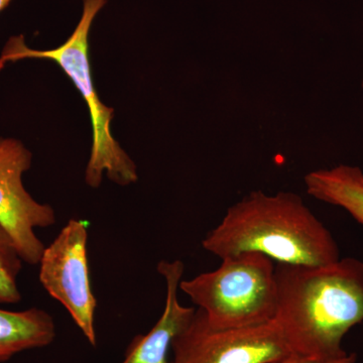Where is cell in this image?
<instances>
[{"label": "cell", "mask_w": 363, "mask_h": 363, "mask_svg": "<svg viewBox=\"0 0 363 363\" xmlns=\"http://www.w3.org/2000/svg\"><path fill=\"white\" fill-rule=\"evenodd\" d=\"M172 363H269L294 355L276 322L217 329L202 310L174 339Z\"/></svg>", "instance_id": "obj_5"}, {"label": "cell", "mask_w": 363, "mask_h": 363, "mask_svg": "<svg viewBox=\"0 0 363 363\" xmlns=\"http://www.w3.org/2000/svg\"><path fill=\"white\" fill-rule=\"evenodd\" d=\"M278 324L294 355L340 360L344 336L363 322V262L344 257L322 266L277 264Z\"/></svg>", "instance_id": "obj_1"}, {"label": "cell", "mask_w": 363, "mask_h": 363, "mask_svg": "<svg viewBox=\"0 0 363 363\" xmlns=\"http://www.w3.org/2000/svg\"><path fill=\"white\" fill-rule=\"evenodd\" d=\"M23 262L11 235L0 225V305L16 304L21 300L18 279Z\"/></svg>", "instance_id": "obj_11"}, {"label": "cell", "mask_w": 363, "mask_h": 363, "mask_svg": "<svg viewBox=\"0 0 363 363\" xmlns=\"http://www.w3.org/2000/svg\"><path fill=\"white\" fill-rule=\"evenodd\" d=\"M362 89H363V78H362Z\"/></svg>", "instance_id": "obj_14"}, {"label": "cell", "mask_w": 363, "mask_h": 363, "mask_svg": "<svg viewBox=\"0 0 363 363\" xmlns=\"http://www.w3.org/2000/svg\"><path fill=\"white\" fill-rule=\"evenodd\" d=\"M183 262L162 260L157 264V271L166 281V304L161 318L152 330L145 335L138 336L130 344L125 358L121 363H169L168 355L176 336L194 316V308L185 307L178 298Z\"/></svg>", "instance_id": "obj_8"}, {"label": "cell", "mask_w": 363, "mask_h": 363, "mask_svg": "<svg viewBox=\"0 0 363 363\" xmlns=\"http://www.w3.org/2000/svg\"><path fill=\"white\" fill-rule=\"evenodd\" d=\"M32 159L20 140L0 138V225L11 235L23 262L35 266L45 248L35 229L51 227L57 218L50 205L35 201L23 186Z\"/></svg>", "instance_id": "obj_7"}, {"label": "cell", "mask_w": 363, "mask_h": 363, "mask_svg": "<svg viewBox=\"0 0 363 363\" xmlns=\"http://www.w3.org/2000/svg\"><path fill=\"white\" fill-rule=\"evenodd\" d=\"M107 0H84L82 18L66 43L54 50L39 51L28 48L23 35L7 40L0 55V70L7 63L25 59L52 60L73 81L89 108L93 128V143L89 162L86 169V183L99 187L102 177L114 183L128 186L138 181L135 162L121 149L111 135L113 109L102 104L92 83L89 61V33L93 21Z\"/></svg>", "instance_id": "obj_3"}, {"label": "cell", "mask_w": 363, "mask_h": 363, "mask_svg": "<svg viewBox=\"0 0 363 363\" xmlns=\"http://www.w3.org/2000/svg\"><path fill=\"white\" fill-rule=\"evenodd\" d=\"M11 1H13V0H0V13H1L4 9H6Z\"/></svg>", "instance_id": "obj_13"}, {"label": "cell", "mask_w": 363, "mask_h": 363, "mask_svg": "<svg viewBox=\"0 0 363 363\" xmlns=\"http://www.w3.org/2000/svg\"><path fill=\"white\" fill-rule=\"evenodd\" d=\"M202 247L224 259L259 252L277 264L322 266L340 259L330 231L292 192H252L228 208Z\"/></svg>", "instance_id": "obj_2"}, {"label": "cell", "mask_w": 363, "mask_h": 363, "mask_svg": "<svg viewBox=\"0 0 363 363\" xmlns=\"http://www.w3.org/2000/svg\"><path fill=\"white\" fill-rule=\"evenodd\" d=\"M87 241V223L70 219L45 248L39 279L47 293L66 308L88 342L96 346L97 302L91 288Z\"/></svg>", "instance_id": "obj_6"}, {"label": "cell", "mask_w": 363, "mask_h": 363, "mask_svg": "<svg viewBox=\"0 0 363 363\" xmlns=\"http://www.w3.org/2000/svg\"><path fill=\"white\" fill-rule=\"evenodd\" d=\"M55 337L56 325L44 310L9 311L0 308V363L23 351L45 347Z\"/></svg>", "instance_id": "obj_9"}, {"label": "cell", "mask_w": 363, "mask_h": 363, "mask_svg": "<svg viewBox=\"0 0 363 363\" xmlns=\"http://www.w3.org/2000/svg\"><path fill=\"white\" fill-rule=\"evenodd\" d=\"M308 194L320 201L342 208L363 227V171L340 164L317 169L305 177Z\"/></svg>", "instance_id": "obj_10"}, {"label": "cell", "mask_w": 363, "mask_h": 363, "mask_svg": "<svg viewBox=\"0 0 363 363\" xmlns=\"http://www.w3.org/2000/svg\"><path fill=\"white\" fill-rule=\"evenodd\" d=\"M357 362V354L351 353L350 357L340 360H319L314 358L298 357V355H291V357L278 360V362L269 363H355Z\"/></svg>", "instance_id": "obj_12"}, {"label": "cell", "mask_w": 363, "mask_h": 363, "mask_svg": "<svg viewBox=\"0 0 363 363\" xmlns=\"http://www.w3.org/2000/svg\"><path fill=\"white\" fill-rule=\"evenodd\" d=\"M215 271L181 281L183 291L217 329L245 328L274 321L278 290L274 262L259 252L222 259Z\"/></svg>", "instance_id": "obj_4"}]
</instances>
